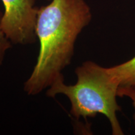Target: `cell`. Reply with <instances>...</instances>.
Listing matches in <instances>:
<instances>
[{
  "mask_svg": "<svg viewBox=\"0 0 135 135\" xmlns=\"http://www.w3.org/2000/svg\"><path fill=\"white\" fill-rule=\"evenodd\" d=\"M91 20L90 8L84 0H53L38 9L35 33L40 51L25 84L27 93H40L63 76L61 71L70 63L76 40Z\"/></svg>",
  "mask_w": 135,
  "mask_h": 135,
  "instance_id": "1",
  "label": "cell"
},
{
  "mask_svg": "<svg viewBox=\"0 0 135 135\" xmlns=\"http://www.w3.org/2000/svg\"><path fill=\"white\" fill-rule=\"evenodd\" d=\"M75 73V84H65L62 76L50 86L47 95L54 98L58 94H65L70 101V113L74 118L86 119L102 114L110 123L113 134H124L116 115L121 110L116 101L118 88L109 80L106 68L88 61L78 67Z\"/></svg>",
  "mask_w": 135,
  "mask_h": 135,
  "instance_id": "2",
  "label": "cell"
},
{
  "mask_svg": "<svg viewBox=\"0 0 135 135\" xmlns=\"http://www.w3.org/2000/svg\"><path fill=\"white\" fill-rule=\"evenodd\" d=\"M4 8L2 28L7 38L15 44L36 41L35 25L38 8L35 0H1Z\"/></svg>",
  "mask_w": 135,
  "mask_h": 135,
  "instance_id": "3",
  "label": "cell"
},
{
  "mask_svg": "<svg viewBox=\"0 0 135 135\" xmlns=\"http://www.w3.org/2000/svg\"><path fill=\"white\" fill-rule=\"evenodd\" d=\"M109 80L118 89L135 83V56L114 66L106 68Z\"/></svg>",
  "mask_w": 135,
  "mask_h": 135,
  "instance_id": "4",
  "label": "cell"
},
{
  "mask_svg": "<svg viewBox=\"0 0 135 135\" xmlns=\"http://www.w3.org/2000/svg\"><path fill=\"white\" fill-rule=\"evenodd\" d=\"M3 13L0 9V65L3 63L6 51L11 47V41L7 38L2 28Z\"/></svg>",
  "mask_w": 135,
  "mask_h": 135,
  "instance_id": "5",
  "label": "cell"
},
{
  "mask_svg": "<svg viewBox=\"0 0 135 135\" xmlns=\"http://www.w3.org/2000/svg\"><path fill=\"white\" fill-rule=\"evenodd\" d=\"M118 97H129L132 100V103L134 111L133 114V118L134 120V124L135 126V89L131 86H124L121 87L118 89L117 91Z\"/></svg>",
  "mask_w": 135,
  "mask_h": 135,
  "instance_id": "6",
  "label": "cell"
},
{
  "mask_svg": "<svg viewBox=\"0 0 135 135\" xmlns=\"http://www.w3.org/2000/svg\"><path fill=\"white\" fill-rule=\"evenodd\" d=\"M131 87H132V88H133L134 89H135V83L133 84V85H132V86H131Z\"/></svg>",
  "mask_w": 135,
  "mask_h": 135,
  "instance_id": "7",
  "label": "cell"
}]
</instances>
